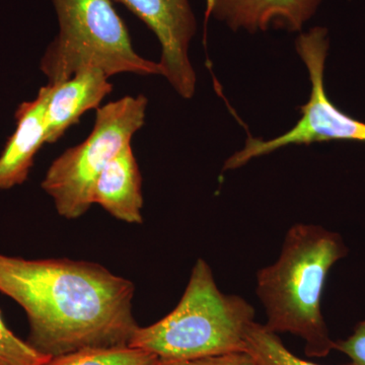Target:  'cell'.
<instances>
[{
    "mask_svg": "<svg viewBox=\"0 0 365 365\" xmlns=\"http://www.w3.org/2000/svg\"><path fill=\"white\" fill-rule=\"evenodd\" d=\"M0 292L25 311L26 342L46 356L129 346L133 282L100 264L0 253Z\"/></svg>",
    "mask_w": 365,
    "mask_h": 365,
    "instance_id": "1",
    "label": "cell"
},
{
    "mask_svg": "<svg viewBox=\"0 0 365 365\" xmlns=\"http://www.w3.org/2000/svg\"><path fill=\"white\" fill-rule=\"evenodd\" d=\"M348 255L337 232L299 223L288 230L278 260L257 273L256 294L265 307V328L304 341L307 357H326L335 346L321 309L329 271Z\"/></svg>",
    "mask_w": 365,
    "mask_h": 365,
    "instance_id": "2",
    "label": "cell"
},
{
    "mask_svg": "<svg viewBox=\"0 0 365 365\" xmlns=\"http://www.w3.org/2000/svg\"><path fill=\"white\" fill-rule=\"evenodd\" d=\"M254 319V307L239 295L222 294L207 262L199 259L178 306L157 323L138 327L129 346L153 353L160 365L245 351Z\"/></svg>",
    "mask_w": 365,
    "mask_h": 365,
    "instance_id": "3",
    "label": "cell"
},
{
    "mask_svg": "<svg viewBox=\"0 0 365 365\" xmlns=\"http://www.w3.org/2000/svg\"><path fill=\"white\" fill-rule=\"evenodd\" d=\"M59 33L48 46L40 68L56 86L88 67L109 78L120 73L162 74L158 62L137 54L112 0H52Z\"/></svg>",
    "mask_w": 365,
    "mask_h": 365,
    "instance_id": "4",
    "label": "cell"
},
{
    "mask_svg": "<svg viewBox=\"0 0 365 365\" xmlns=\"http://www.w3.org/2000/svg\"><path fill=\"white\" fill-rule=\"evenodd\" d=\"M148 98L126 97L98 108L93 131L83 143L64 151L46 173L41 187L57 213L78 220L93 205L96 181L145 123Z\"/></svg>",
    "mask_w": 365,
    "mask_h": 365,
    "instance_id": "5",
    "label": "cell"
},
{
    "mask_svg": "<svg viewBox=\"0 0 365 365\" xmlns=\"http://www.w3.org/2000/svg\"><path fill=\"white\" fill-rule=\"evenodd\" d=\"M297 50L306 64L312 83L311 97L300 108L302 118L294 128L271 140L248 139L242 150L225 163V170L237 169L253 158L269 155L290 144H309L330 140L365 143V123L338 109L329 100L324 86L325 63L329 50L328 31L322 26L302 34Z\"/></svg>",
    "mask_w": 365,
    "mask_h": 365,
    "instance_id": "6",
    "label": "cell"
},
{
    "mask_svg": "<svg viewBox=\"0 0 365 365\" xmlns=\"http://www.w3.org/2000/svg\"><path fill=\"white\" fill-rule=\"evenodd\" d=\"M126 6L157 36L162 49V76L184 98L193 97L196 74L189 47L196 33L195 16L189 0H112Z\"/></svg>",
    "mask_w": 365,
    "mask_h": 365,
    "instance_id": "7",
    "label": "cell"
},
{
    "mask_svg": "<svg viewBox=\"0 0 365 365\" xmlns=\"http://www.w3.org/2000/svg\"><path fill=\"white\" fill-rule=\"evenodd\" d=\"M51 93L52 86L48 83L34 100L19 106L16 130L0 155V190L20 186L28 179L35 157L46 143V113Z\"/></svg>",
    "mask_w": 365,
    "mask_h": 365,
    "instance_id": "8",
    "label": "cell"
},
{
    "mask_svg": "<svg viewBox=\"0 0 365 365\" xmlns=\"http://www.w3.org/2000/svg\"><path fill=\"white\" fill-rule=\"evenodd\" d=\"M322 0H207V14L232 30L266 31L270 26L302 31Z\"/></svg>",
    "mask_w": 365,
    "mask_h": 365,
    "instance_id": "9",
    "label": "cell"
},
{
    "mask_svg": "<svg viewBox=\"0 0 365 365\" xmlns=\"http://www.w3.org/2000/svg\"><path fill=\"white\" fill-rule=\"evenodd\" d=\"M109 78L97 67H88L59 85H51L46 113V143H57L86 112L100 108L102 101L113 91Z\"/></svg>",
    "mask_w": 365,
    "mask_h": 365,
    "instance_id": "10",
    "label": "cell"
},
{
    "mask_svg": "<svg viewBox=\"0 0 365 365\" xmlns=\"http://www.w3.org/2000/svg\"><path fill=\"white\" fill-rule=\"evenodd\" d=\"M93 203L102 206L118 220L143 222V177L131 143L108 163L96 181Z\"/></svg>",
    "mask_w": 365,
    "mask_h": 365,
    "instance_id": "11",
    "label": "cell"
},
{
    "mask_svg": "<svg viewBox=\"0 0 365 365\" xmlns=\"http://www.w3.org/2000/svg\"><path fill=\"white\" fill-rule=\"evenodd\" d=\"M43 365H160L153 353L130 347L88 348L51 357Z\"/></svg>",
    "mask_w": 365,
    "mask_h": 365,
    "instance_id": "12",
    "label": "cell"
},
{
    "mask_svg": "<svg viewBox=\"0 0 365 365\" xmlns=\"http://www.w3.org/2000/svg\"><path fill=\"white\" fill-rule=\"evenodd\" d=\"M245 351L249 352L259 365H319L297 357L285 347L278 334L270 332L256 322L247 330Z\"/></svg>",
    "mask_w": 365,
    "mask_h": 365,
    "instance_id": "13",
    "label": "cell"
},
{
    "mask_svg": "<svg viewBox=\"0 0 365 365\" xmlns=\"http://www.w3.org/2000/svg\"><path fill=\"white\" fill-rule=\"evenodd\" d=\"M49 359L14 335L7 326L0 327V365H43Z\"/></svg>",
    "mask_w": 365,
    "mask_h": 365,
    "instance_id": "14",
    "label": "cell"
},
{
    "mask_svg": "<svg viewBox=\"0 0 365 365\" xmlns=\"http://www.w3.org/2000/svg\"><path fill=\"white\" fill-rule=\"evenodd\" d=\"M334 350L349 359V364L346 365H365V319L355 326L349 337L335 341Z\"/></svg>",
    "mask_w": 365,
    "mask_h": 365,
    "instance_id": "15",
    "label": "cell"
},
{
    "mask_svg": "<svg viewBox=\"0 0 365 365\" xmlns=\"http://www.w3.org/2000/svg\"><path fill=\"white\" fill-rule=\"evenodd\" d=\"M175 365H259L256 359L247 351H235L203 357Z\"/></svg>",
    "mask_w": 365,
    "mask_h": 365,
    "instance_id": "16",
    "label": "cell"
},
{
    "mask_svg": "<svg viewBox=\"0 0 365 365\" xmlns=\"http://www.w3.org/2000/svg\"><path fill=\"white\" fill-rule=\"evenodd\" d=\"M0 327H6V323H4V319H2L1 313H0Z\"/></svg>",
    "mask_w": 365,
    "mask_h": 365,
    "instance_id": "17",
    "label": "cell"
}]
</instances>
